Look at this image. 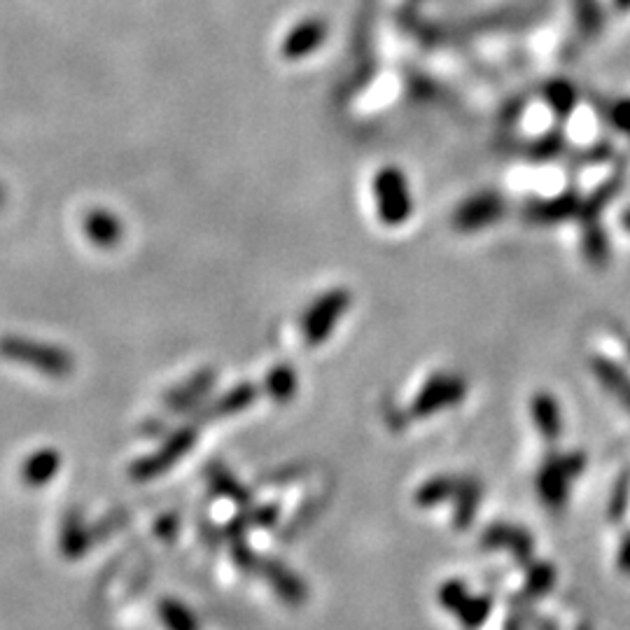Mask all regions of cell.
I'll return each instance as SVG.
<instances>
[{"label":"cell","mask_w":630,"mask_h":630,"mask_svg":"<svg viewBox=\"0 0 630 630\" xmlns=\"http://www.w3.org/2000/svg\"><path fill=\"white\" fill-rule=\"evenodd\" d=\"M376 194H378V208L385 222L397 224L404 217H409L411 201H409V187L402 178V173L395 168L381 173V178L376 180Z\"/></svg>","instance_id":"cell-1"},{"label":"cell","mask_w":630,"mask_h":630,"mask_svg":"<svg viewBox=\"0 0 630 630\" xmlns=\"http://www.w3.org/2000/svg\"><path fill=\"white\" fill-rule=\"evenodd\" d=\"M343 304H346V297L343 294H329L320 301V306H315L311 315L306 318V329L311 339H320V336L327 334L329 325H334V318L343 311Z\"/></svg>","instance_id":"cell-2"},{"label":"cell","mask_w":630,"mask_h":630,"mask_svg":"<svg viewBox=\"0 0 630 630\" xmlns=\"http://www.w3.org/2000/svg\"><path fill=\"white\" fill-rule=\"evenodd\" d=\"M5 353H10L14 357H33L31 364H35L38 369H45V371H66L68 369V362L66 357L56 353V350H49V348H31V346H24V343H7V346L3 348Z\"/></svg>","instance_id":"cell-3"},{"label":"cell","mask_w":630,"mask_h":630,"mask_svg":"<svg viewBox=\"0 0 630 630\" xmlns=\"http://www.w3.org/2000/svg\"><path fill=\"white\" fill-rule=\"evenodd\" d=\"M87 227H89V234L94 236L98 243H112L119 234L117 224L110 215H94L87 222Z\"/></svg>","instance_id":"cell-4"}]
</instances>
